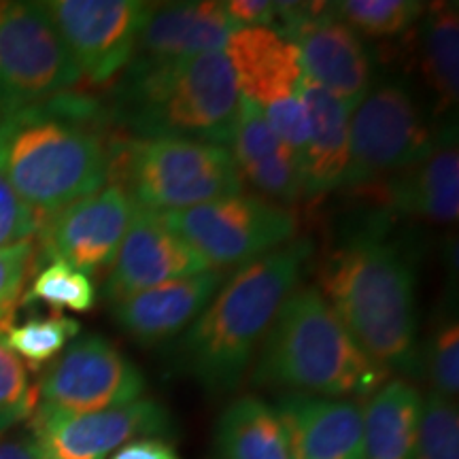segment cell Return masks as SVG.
Returning <instances> with one entry per match:
<instances>
[{
    "label": "cell",
    "mask_w": 459,
    "mask_h": 459,
    "mask_svg": "<svg viewBox=\"0 0 459 459\" xmlns=\"http://www.w3.org/2000/svg\"><path fill=\"white\" fill-rule=\"evenodd\" d=\"M134 213V200L119 186L108 183L45 217L37 234L34 266L39 260L65 262L85 274L111 266Z\"/></svg>",
    "instance_id": "9a60e30c"
},
{
    "label": "cell",
    "mask_w": 459,
    "mask_h": 459,
    "mask_svg": "<svg viewBox=\"0 0 459 459\" xmlns=\"http://www.w3.org/2000/svg\"><path fill=\"white\" fill-rule=\"evenodd\" d=\"M330 7L359 37L395 39L421 20L428 4L415 0H341L330 3Z\"/></svg>",
    "instance_id": "484cf974"
},
{
    "label": "cell",
    "mask_w": 459,
    "mask_h": 459,
    "mask_svg": "<svg viewBox=\"0 0 459 459\" xmlns=\"http://www.w3.org/2000/svg\"><path fill=\"white\" fill-rule=\"evenodd\" d=\"M223 51L238 94L255 102L274 134L302 156L308 134L302 100L307 74L296 45L271 28H240L232 32Z\"/></svg>",
    "instance_id": "30bf717a"
},
{
    "label": "cell",
    "mask_w": 459,
    "mask_h": 459,
    "mask_svg": "<svg viewBox=\"0 0 459 459\" xmlns=\"http://www.w3.org/2000/svg\"><path fill=\"white\" fill-rule=\"evenodd\" d=\"M223 9L232 24L238 28H271L274 30L279 24L277 3L268 0H228Z\"/></svg>",
    "instance_id": "836d02e7"
},
{
    "label": "cell",
    "mask_w": 459,
    "mask_h": 459,
    "mask_svg": "<svg viewBox=\"0 0 459 459\" xmlns=\"http://www.w3.org/2000/svg\"><path fill=\"white\" fill-rule=\"evenodd\" d=\"M228 279L226 271H209L156 285L113 304L115 324L143 347L175 341L213 300Z\"/></svg>",
    "instance_id": "d6986e66"
},
{
    "label": "cell",
    "mask_w": 459,
    "mask_h": 459,
    "mask_svg": "<svg viewBox=\"0 0 459 459\" xmlns=\"http://www.w3.org/2000/svg\"><path fill=\"white\" fill-rule=\"evenodd\" d=\"M291 459H366L358 400L287 392L274 402Z\"/></svg>",
    "instance_id": "e0dca14e"
},
{
    "label": "cell",
    "mask_w": 459,
    "mask_h": 459,
    "mask_svg": "<svg viewBox=\"0 0 459 459\" xmlns=\"http://www.w3.org/2000/svg\"><path fill=\"white\" fill-rule=\"evenodd\" d=\"M43 220L45 217L24 203L0 172V249L32 240L41 230Z\"/></svg>",
    "instance_id": "d6a6232c"
},
{
    "label": "cell",
    "mask_w": 459,
    "mask_h": 459,
    "mask_svg": "<svg viewBox=\"0 0 459 459\" xmlns=\"http://www.w3.org/2000/svg\"><path fill=\"white\" fill-rule=\"evenodd\" d=\"M213 459H291L274 406L255 395L230 402L215 423Z\"/></svg>",
    "instance_id": "cb8c5ba5"
},
{
    "label": "cell",
    "mask_w": 459,
    "mask_h": 459,
    "mask_svg": "<svg viewBox=\"0 0 459 459\" xmlns=\"http://www.w3.org/2000/svg\"><path fill=\"white\" fill-rule=\"evenodd\" d=\"M82 79L43 3L0 0V115L74 91Z\"/></svg>",
    "instance_id": "ba28073f"
},
{
    "label": "cell",
    "mask_w": 459,
    "mask_h": 459,
    "mask_svg": "<svg viewBox=\"0 0 459 459\" xmlns=\"http://www.w3.org/2000/svg\"><path fill=\"white\" fill-rule=\"evenodd\" d=\"M22 304H48L57 311L68 308L74 313H88L96 304V287L90 274L65 262H48V266L34 271L32 283L22 296Z\"/></svg>",
    "instance_id": "83f0119b"
},
{
    "label": "cell",
    "mask_w": 459,
    "mask_h": 459,
    "mask_svg": "<svg viewBox=\"0 0 459 459\" xmlns=\"http://www.w3.org/2000/svg\"><path fill=\"white\" fill-rule=\"evenodd\" d=\"M147 383L139 366L100 334L77 336L39 383V404L65 412H99L141 400Z\"/></svg>",
    "instance_id": "7c38bea8"
},
{
    "label": "cell",
    "mask_w": 459,
    "mask_h": 459,
    "mask_svg": "<svg viewBox=\"0 0 459 459\" xmlns=\"http://www.w3.org/2000/svg\"><path fill=\"white\" fill-rule=\"evenodd\" d=\"M162 217L177 237L217 271L271 254L298 234L294 211L243 192Z\"/></svg>",
    "instance_id": "9c48e42d"
},
{
    "label": "cell",
    "mask_w": 459,
    "mask_h": 459,
    "mask_svg": "<svg viewBox=\"0 0 459 459\" xmlns=\"http://www.w3.org/2000/svg\"><path fill=\"white\" fill-rule=\"evenodd\" d=\"M175 421L156 400L99 412H65L37 404L30 436L41 459H107L136 438H172Z\"/></svg>",
    "instance_id": "4fadbf2b"
},
{
    "label": "cell",
    "mask_w": 459,
    "mask_h": 459,
    "mask_svg": "<svg viewBox=\"0 0 459 459\" xmlns=\"http://www.w3.org/2000/svg\"><path fill=\"white\" fill-rule=\"evenodd\" d=\"M0 459H41L30 432H0Z\"/></svg>",
    "instance_id": "d590c367"
},
{
    "label": "cell",
    "mask_w": 459,
    "mask_h": 459,
    "mask_svg": "<svg viewBox=\"0 0 459 459\" xmlns=\"http://www.w3.org/2000/svg\"><path fill=\"white\" fill-rule=\"evenodd\" d=\"M209 264L166 226L162 213L141 209L119 245L105 283L107 302L117 304L152 287L209 271Z\"/></svg>",
    "instance_id": "2e32d148"
},
{
    "label": "cell",
    "mask_w": 459,
    "mask_h": 459,
    "mask_svg": "<svg viewBox=\"0 0 459 459\" xmlns=\"http://www.w3.org/2000/svg\"><path fill=\"white\" fill-rule=\"evenodd\" d=\"M317 287L372 361L389 375H419L417 274L378 223L332 247L319 262Z\"/></svg>",
    "instance_id": "7a4b0ae2"
},
{
    "label": "cell",
    "mask_w": 459,
    "mask_h": 459,
    "mask_svg": "<svg viewBox=\"0 0 459 459\" xmlns=\"http://www.w3.org/2000/svg\"><path fill=\"white\" fill-rule=\"evenodd\" d=\"M37 243L24 240L0 249V332L9 328L11 319L22 304L26 279L34 271Z\"/></svg>",
    "instance_id": "4dcf8cb0"
},
{
    "label": "cell",
    "mask_w": 459,
    "mask_h": 459,
    "mask_svg": "<svg viewBox=\"0 0 459 459\" xmlns=\"http://www.w3.org/2000/svg\"><path fill=\"white\" fill-rule=\"evenodd\" d=\"M107 459H183L177 446L169 438L160 436H147V438H136L119 446Z\"/></svg>",
    "instance_id": "e575fe53"
},
{
    "label": "cell",
    "mask_w": 459,
    "mask_h": 459,
    "mask_svg": "<svg viewBox=\"0 0 459 459\" xmlns=\"http://www.w3.org/2000/svg\"><path fill=\"white\" fill-rule=\"evenodd\" d=\"M255 387H281L325 398H366L389 372L359 349L317 285L291 291L257 349Z\"/></svg>",
    "instance_id": "5b68a950"
},
{
    "label": "cell",
    "mask_w": 459,
    "mask_h": 459,
    "mask_svg": "<svg viewBox=\"0 0 459 459\" xmlns=\"http://www.w3.org/2000/svg\"><path fill=\"white\" fill-rule=\"evenodd\" d=\"M79 332L82 324L77 319L54 313L49 317H30L24 324H11L3 330V338L17 358L37 368L57 358L66 344L79 336Z\"/></svg>",
    "instance_id": "4316f807"
},
{
    "label": "cell",
    "mask_w": 459,
    "mask_h": 459,
    "mask_svg": "<svg viewBox=\"0 0 459 459\" xmlns=\"http://www.w3.org/2000/svg\"><path fill=\"white\" fill-rule=\"evenodd\" d=\"M415 459H459L457 404L429 392L423 400Z\"/></svg>",
    "instance_id": "f1b7e54d"
},
{
    "label": "cell",
    "mask_w": 459,
    "mask_h": 459,
    "mask_svg": "<svg viewBox=\"0 0 459 459\" xmlns=\"http://www.w3.org/2000/svg\"><path fill=\"white\" fill-rule=\"evenodd\" d=\"M307 145L302 152L304 200H315L342 187L349 166V111L341 100L304 77Z\"/></svg>",
    "instance_id": "7402d4cb"
},
{
    "label": "cell",
    "mask_w": 459,
    "mask_h": 459,
    "mask_svg": "<svg viewBox=\"0 0 459 459\" xmlns=\"http://www.w3.org/2000/svg\"><path fill=\"white\" fill-rule=\"evenodd\" d=\"M228 149L240 181L247 179L264 198L287 209L304 200L302 156L274 134L262 108L245 96Z\"/></svg>",
    "instance_id": "ffe728a7"
},
{
    "label": "cell",
    "mask_w": 459,
    "mask_h": 459,
    "mask_svg": "<svg viewBox=\"0 0 459 459\" xmlns=\"http://www.w3.org/2000/svg\"><path fill=\"white\" fill-rule=\"evenodd\" d=\"M438 136L409 85L385 82L349 115V166L342 187L368 192L432 152Z\"/></svg>",
    "instance_id": "52a82bcc"
},
{
    "label": "cell",
    "mask_w": 459,
    "mask_h": 459,
    "mask_svg": "<svg viewBox=\"0 0 459 459\" xmlns=\"http://www.w3.org/2000/svg\"><path fill=\"white\" fill-rule=\"evenodd\" d=\"M428 370L432 392L455 402L459 392V328L449 319L434 332L428 349Z\"/></svg>",
    "instance_id": "1f68e13d"
},
{
    "label": "cell",
    "mask_w": 459,
    "mask_h": 459,
    "mask_svg": "<svg viewBox=\"0 0 459 459\" xmlns=\"http://www.w3.org/2000/svg\"><path fill=\"white\" fill-rule=\"evenodd\" d=\"M237 30L223 3L152 4L130 62H170L223 51Z\"/></svg>",
    "instance_id": "44dd1931"
},
{
    "label": "cell",
    "mask_w": 459,
    "mask_h": 459,
    "mask_svg": "<svg viewBox=\"0 0 459 459\" xmlns=\"http://www.w3.org/2000/svg\"><path fill=\"white\" fill-rule=\"evenodd\" d=\"M277 9L274 32L296 45L304 74L353 111L375 79L364 39L332 13L330 3H277Z\"/></svg>",
    "instance_id": "8fae6325"
},
{
    "label": "cell",
    "mask_w": 459,
    "mask_h": 459,
    "mask_svg": "<svg viewBox=\"0 0 459 459\" xmlns=\"http://www.w3.org/2000/svg\"><path fill=\"white\" fill-rule=\"evenodd\" d=\"M107 107L82 91L0 115V172L49 217L107 186L113 139Z\"/></svg>",
    "instance_id": "6da1fadb"
},
{
    "label": "cell",
    "mask_w": 459,
    "mask_h": 459,
    "mask_svg": "<svg viewBox=\"0 0 459 459\" xmlns=\"http://www.w3.org/2000/svg\"><path fill=\"white\" fill-rule=\"evenodd\" d=\"M108 179L141 209L170 213L243 192L228 147L115 134Z\"/></svg>",
    "instance_id": "8992f818"
},
{
    "label": "cell",
    "mask_w": 459,
    "mask_h": 459,
    "mask_svg": "<svg viewBox=\"0 0 459 459\" xmlns=\"http://www.w3.org/2000/svg\"><path fill=\"white\" fill-rule=\"evenodd\" d=\"M39 404L26 364L11 351L0 332V432H9L24 421Z\"/></svg>",
    "instance_id": "f546056e"
},
{
    "label": "cell",
    "mask_w": 459,
    "mask_h": 459,
    "mask_svg": "<svg viewBox=\"0 0 459 459\" xmlns=\"http://www.w3.org/2000/svg\"><path fill=\"white\" fill-rule=\"evenodd\" d=\"M421 68L436 99V113H446L459 99V17L457 3L428 4L419 28Z\"/></svg>",
    "instance_id": "d4e9b609"
},
{
    "label": "cell",
    "mask_w": 459,
    "mask_h": 459,
    "mask_svg": "<svg viewBox=\"0 0 459 459\" xmlns=\"http://www.w3.org/2000/svg\"><path fill=\"white\" fill-rule=\"evenodd\" d=\"M423 398L406 378H392L364 409L366 459H415Z\"/></svg>",
    "instance_id": "603a6c76"
},
{
    "label": "cell",
    "mask_w": 459,
    "mask_h": 459,
    "mask_svg": "<svg viewBox=\"0 0 459 459\" xmlns=\"http://www.w3.org/2000/svg\"><path fill=\"white\" fill-rule=\"evenodd\" d=\"M313 251L311 240L294 238L228 274L213 300L172 344L177 366L213 395L238 389Z\"/></svg>",
    "instance_id": "3957f363"
},
{
    "label": "cell",
    "mask_w": 459,
    "mask_h": 459,
    "mask_svg": "<svg viewBox=\"0 0 459 459\" xmlns=\"http://www.w3.org/2000/svg\"><path fill=\"white\" fill-rule=\"evenodd\" d=\"M83 79L105 85L130 65L149 3L51 0L43 3Z\"/></svg>",
    "instance_id": "5bb4252c"
},
{
    "label": "cell",
    "mask_w": 459,
    "mask_h": 459,
    "mask_svg": "<svg viewBox=\"0 0 459 459\" xmlns=\"http://www.w3.org/2000/svg\"><path fill=\"white\" fill-rule=\"evenodd\" d=\"M238 88L226 51L170 62H130L107 107L115 130L132 139H189L228 147Z\"/></svg>",
    "instance_id": "277c9868"
},
{
    "label": "cell",
    "mask_w": 459,
    "mask_h": 459,
    "mask_svg": "<svg viewBox=\"0 0 459 459\" xmlns=\"http://www.w3.org/2000/svg\"><path fill=\"white\" fill-rule=\"evenodd\" d=\"M389 213L429 226H453L459 217V152L455 130H445L432 152L411 169L368 189Z\"/></svg>",
    "instance_id": "ac0fdd59"
}]
</instances>
